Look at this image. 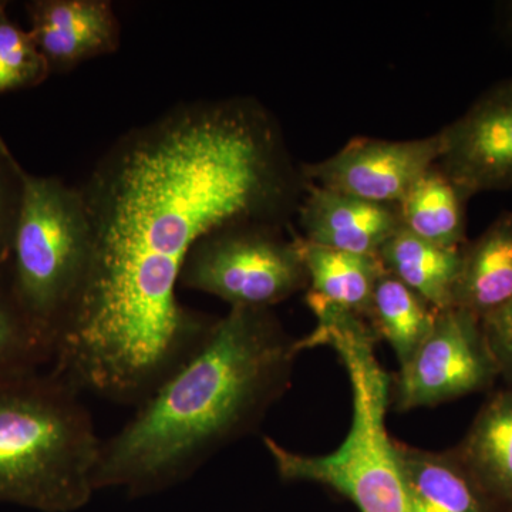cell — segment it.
I'll use <instances>...</instances> for the list:
<instances>
[{"label":"cell","mask_w":512,"mask_h":512,"mask_svg":"<svg viewBox=\"0 0 512 512\" xmlns=\"http://www.w3.org/2000/svg\"><path fill=\"white\" fill-rule=\"evenodd\" d=\"M305 188L254 97L185 101L121 134L79 187L92 262L52 369L111 403L146 402L218 319L178 301L188 252L225 225L288 227Z\"/></svg>","instance_id":"cell-1"},{"label":"cell","mask_w":512,"mask_h":512,"mask_svg":"<svg viewBox=\"0 0 512 512\" xmlns=\"http://www.w3.org/2000/svg\"><path fill=\"white\" fill-rule=\"evenodd\" d=\"M299 352L272 309H229L201 349L101 440L94 490L137 498L184 483L261 424L291 386Z\"/></svg>","instance_id":"cell-2"},{"label":"cell","mask_w":512,"mask_h":512,"mask_svg":"<svg viewBox=\"0 0 512 512\" xmlns=\"http://www.w3.org/2000/svg\"><path fill=\"white\" fill-rule=\"evenodd\" d=\"M80 393L52 369L0 377V501L73 512L92 500L101 440Z\"/></svg>","instance_id":"cell-3"},{"label":"cell","mask_w":512,"mask_h":512,"mask_svg":"<svg viewBox=\"0 0 512 512\" xmlns=\"http://www.w3.org/2000/svg\"><path fill=\"white\" fill-rule=\"evenodd\" d=\"M376 340L369 323L355 316L318 320L305 345L330 346L348 370L353 390L348 437L326 456L293 453L271 437H265V448L282 480L328 485L360 512H413L394 440L386 430L392 383L377 362Z\"/></svg>","instance_id":"cell-4"},{"label":"cell","mask_w":512,"mask_h":512,"mask_svg":"<svg viewBox=\"0 0 512 512\" xmlns=\"http://www.w3.org/2000/svg\"><path fill=\"white\" fill-rule=\"evenodd\" d=\"M22 180L10 274L20 305L55 352L86 286L92 232L79 187L25 168Z\"/></svg>","instance_id":"cell-5"},{"label":"cell","mask_w":512,"mask_h":512,"mask_svg":"<svg viewBox=\"0 0 512 512\" xmlns=\"http://www.w3.org/2000/svg\"><path fill=\"white\" fill-rule=\"evenodd\" d=\"M285 225L241 222L202 237L185 258L180 286L231 308L272 309L308 288L301 237Z\"/></svg>","instance_id":"cell-6"},{"label":"cell","mask_w":512,"mask_h":512,"mask_svg":"<svg viewBox=\"0 0 512 512\" xmlns=\"http://www.w3.org/2000/svg\"><path fill=\"white\" fill-rule=\"evenodd\" d=\"M497 365L481 320L460 308L437 313L426 340L392 383L397 412L437 406L494 386Z\"/></svg>","instance_id":"cell-7"},{"label":"cell","mask_w":512,"mask_h":512,"mask_svg":"<svg viewBox=\"0 0 512 512\" xmlns=\"http://www.w3.org/2000/svg\"><path fill=\"white\" fill-rule=\"evenodd\" d=\"M439 133L417 140L357 137L326 160L303 164L308 183L376 204L397 205L440 158Z\"/></svg>","instance_id":"cell-8"},{"label":"cell","mask_w":512,"mask_h":512,"mask_svg":"<svg viewBox=\"0 0 512 512\" xmlns=\"http://www.w3.org/2000/svg\"><path fill=\"white\" fill-rule=\"evenodd\" d=\"M437 167L466 200L512 188V77L481 94L439 133Z\"/></svg>","instance_id":"cell-9"},{"label":"cell","mask_w":512,"mask_h":512,"mask_svg":"<svg viewBox=\"0 0 512 512\" xmlns=\"http://www.w3.org/2000/svg\"><path fill=\"white\" fill-rule=\"evenodd\" d=\"M26 12L30 35L52 74L120 47V22L107 0H33Z\"/></svg>","instance_id":"cell-10"},{"label":"cell","mask_w":512,"mask_h":512,"mask_svg":"<svg viewBox=\"0 0 512 512\" xmlns=\"http://www.w3.org/2000/svg\"><path fill=\"white\" fill-rule=\"evenodd\" d=\"M296 215L309 244L376 258L402 227L397 205L359 200L308 181Z\"/></svg>","instance_id":"cell-11"},{"label":"cell","mask_w":512,"mask_h":512,"mask_svg":"<svg viewBox=\"0 0 512 512\" xmlns=\"http://www.w3.org/2000/svg\"><path fill=\"white\" fill-rule=\"evenodd\" d=\"M413 512H494L497 504L456 450L427 451L394 440Z\"/></svg>","instance_id":"cell-12"},{"label":"cell","mask_w":512,"mask_h":512,"mask_svg":"<svg viewBox=\"0 0 512 512\" xmlns=\"http://www.w3.org/2000/svg\"><path fill=\"white\" fill-rule=\"evenodd\" d=\"M301 247L308 271L305 299L313 315H348L367 322L373 291L384 271L379 259L319 247L302 237Z\"/></svg>","instance_id":"cell-13"},{"label":"cell","mask_w":512,"mask_h":512,"mask_svg":"<svg viewBox=\"0 0 512 512\" xmlns=\"http://www.w3.org/2000/svg\"><path fill=\"white\" fill-rule=\"evenodd\" d=\"M512 302V212L463 248L453 308L483 319Z\"/></svg>","instance_id":"cell-14"},{"label":"cell","mask_w":512,"mask_h":512,"mask_svg":"<svg viewBox=\"0 0 512 512\" xmlns=\"http://www.w3.org/2000/svg\"><path fill=\"white\" fill-rule=\"evenodd\" d=\"M456 451L485 493L512 508V387L485 402Z\"/></svg>","instance_id":"cell-15"},{"label":"cell","mask_w":512,"mask_h":512,"mask_svg":"<svg viewBox=\"0 0 512 512\" xmlns=\"http://www.w3.org/2000/svg\"><path fill=\"white\" fill-rule=\"evenodd\" d=\"M463 248L441 247L400 227L380 248L377 259L387 274L444 311L453 308Z\"/></svg>","instance_id":"cell-16"},{"label":"cell","mask_w":512,"mask_h":512,"mask_svg":"<svg viewBox=\"0 0 512 512\" xmlns=\"http://www.w3.org/2000/svg\"><path fill=\"white\" fill-rule=\"evenodd\" d=\"M466 198L437 167L430 168L397 204L402 227L441 247L466 241Z\"/></svg>","instance_id":"cell-17"},{"label":"cell","mask_w":512,"mask_h":512,"mask_svg":"<svg viewBox=\"0 0 512 512\" xmlns=\"http://www.w3.org/2000/svg\"><path fill=\"white\" fill-rule=\"evenodd\" d=\"M437 309L409 286L383 274L377 279L370 305V328L389 343L400 366L406 365L433 329Z\"/></svg>","instance_id":"cell-18"},{"label":"cell","mask_w":512,"mask_h":512,"mask_svg":"<svg viewBox=\"0 0 512 512\" xmlns=\"http://www.w3.org/2000/svg\"><path fill=\"white\" fill-rule=\"evenodd\" d=\"M9 261L0 264V377L42 369L53 359L52 346L20 305Z\"/></svg>","instance_id":"cell-19"},{"label":"cell","mask_w":512,"mask_h":512,"mask_svg":"<svg viewBox=\"0 0 512 512\" xmlns=\"http://www.w3.org/2000/svg\"><path fill=\"white\" fill-rule=\"evenodd\" d=\"M50 74L29 30L9 18L8 3L0 0V94L39 86Z\"/></svg>","instance_id":"cell-20"},{"label":"cell","mask_w":512,"mask_h":512,"mask_svg":"<svg viewBox=\"0 0 512 512\" xmlns=\"http://www.w3.org/2000/svg\"><path fill=\"white\" fill-rule=\"evenodd\" d=\"M22 164L0 137V264L10 259L22 207Z\"/></svg>","instance_id":"cell-21"},{"label":"cell","mask_w":512,"mask_h":512,"mask_svg":"<svg viewBox=\"0 0 512 512\" xmlns=\"http://www.w3.org/2000/svg\"><path fill=\"white\" fill-rule=\"evenodd\" d=\"M481 328L498 375L512 387V302L481 319Z\"/></svg>","instance_id":"cell-22"}]
</instances>
